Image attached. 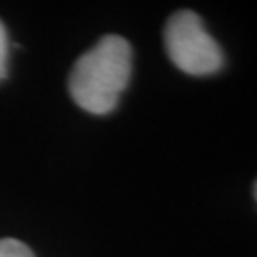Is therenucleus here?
<instances>
[{
    "mask_svg": "<svg viewBox=\"0 0 257 257\" xmlns=\"http://www.w3.org/2000/svg\"><path fill=\"white\" fill-rule=\"evenodd\" d=\"M132 46L124 37L107 35L74 63L69 76L73 101L92 114H109L132 76Z\"/></svg>",
    "mask_w": 257,
    "mask_h": 257,
    "instance_id": "obj_1",
    "label": "nucleus"
},
{
    "mask_svg": "<svg viewBox=\"0 0 257 257\" xmlns=\"http://www.w3.org/2000/svg\"><path fill=\"white\" fill-rule=\"evenodd\" d=\"M164 44L172 63L191 76H211L225 67L223 48L193 10H179L168 19Z\"/></svg>",
    "mask_w": 257,
    "mask_h": 257,
    "instance_id": "obj_2",
    "label": "nucleus"
},
{
    "mask_svg": "<svg viewBox=\"0 0 257 257\" xmlns=\"http://www.w3.org/2000/svg\"><path fill=\"white\" fill-rule=\"evenodd\" d=\"M0 257H35L29 246L14 238L0 240Z\"/></svg>",
    "mask_w": 257,
    "mask_h": 257,
    "instance_id": "obj_3",
    "label": "nucleus"
},
{
    "mask_svg": "<svg viewBox=\"0 0 257 257\" xmlns=\"http://www.w3.org/2000/svg\"><path fill=\"white\" fill-rule=\"evenodd\" d=\"M6 67H8V35L4 23L0 21V80L6 76Z\"/></svg>",
    "mask_w": 257,
    "mask_h": 257,
    "instance_id": "obj_4",
    "label": "nucleus"
},
{
    "mask_svg": "<svg viewBox=\"0 0 257 257\" xmlns=\"http://www.w3.org/2000/svg\"><path fill=\"white\" fill-rule=\"evenodd\" d=\"M253 198H255V202H257V181L253 183Z\"/></svg>",
    "mask_w": 257,
    "mask_h": 257,
    "instance_id": "obj_5",
    "label": "nucleus"
}]
</instances>
